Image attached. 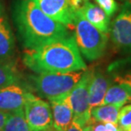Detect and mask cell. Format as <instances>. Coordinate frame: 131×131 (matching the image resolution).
<instances>
[{"label":"cell","instance_id":"7a4b0ae2","mask_svg":"<svg viewBox=\"0 0 131 131\" xmlns=\"http://www.w3.org/2000/svg\"><path fill=\"white\" fill-rule=\"evenodd\" d=\"M13 19L20 41L26 49L69 35L67 27L44 14L34 0H16Z\"/></svg>","mask_w":131,"mask_h":131},{"label":"cell","instance_id":"3957f363","mask_svg":"<svg viewBox=\"0 0 131 131\" xmlns=\"http://www.w3.org/2000/svg\"><path fill=\"white\" fill-rule=\"evenodd\" d=\"M83 73V71L65 73H38V75L31 76L30 83L39 97L52 101L69 95Z\"/></svg>","mask_w":131,"mask_h":131},{"label":"cell","instance_id":"52a82bcc","mask_svg":"<svg viewBox=\"0 0 131 131\" xmlns=\"http://www.w3.org/2000/svg\"><path fill=\"white\" fill-rule=\"evenodd\" d=\"M111 40L121 51L131 54V2L123 5L121 11L111 23Z\"/></svg>","mask_w":131,"mask_h":131},{"label":"cell","instance_id":"44dd1931","mask_svg":"<svg viewBox=\"0 0 131 131\" xmlns=\"http://www.w3.org/2000/svg\"><path fill=\"white\" fill-rule=\"evenodd\" d=\"M90 124L91 125L92 131H121L117 124L112 123H97L92 121Z\"/></svg>","mask_w":131,"mask_h":131},{"label":"cell","instance_id":"ac0fdd59","mask_svg":"<svg viewBox=\"0 0 131 131\" xmlns=\"http://www.w3.org/2000/svg\"><path fill=\"white\" fill-rule=\"evenodd\" d=\"M1 131H32L26 120L24 111L9 113Z\"/></svg>","mask_w":131,"mask_h":131},{"label":"cell","instance_id":"30bf717a","mask_svg":"<svg viewBox=\"0 0 131 131\" xmlns=\"http://www.w3.org/2000/svg\"><path fill=\"white\" fill-rule=\"evenodd\" d=\"M53 117V127L57 131H65L72 123L73 112L68 95L49 101Z\"/></svg>","mask_w":131,"mask_h":131},{"label":"cell","instance_id":"e0dca14e","mask_svg":"<svg viewBox=\"0 0 131 131\" xmlns=\"http://www.w3.org/2000/svg\"><path fill=\"white\" fill-rule=\"evenodd\" d=\"M122 107L115 105H101L91 108V120L97 123H112L117 124L119 111Z\"/></svg>","mask_w":131,"mask_h":131},{"label":"cell","instance_id":"2e32d148","mask_svg":"<svg viewBox=\"0 0 131 131\" xmlns=\"http://www.w3.org/2000/svg\"><path fill=\"white\" fill-rule=\"evenodd\" d=\"M20 72L12 58L0 60V88L20 83Z\"/></svg>","mask_w":131,"mask_h":131},{"label":"cell","instance_id":"484cf974","mask_svg":"<svg viewBox=\"0 0 131 131\" xmlns=\"http://www.w3.org/2000/svg\"><path fill=\"white\" fill-rule=\"evenodd\" d=\"M129 2H131V0H129Z\"/></svg>","mask_w":131,"mask_h":131},{"label":"cell","instance_id":"277c9868","mask_svg":"<svg viewBox=\"0 0 131 131\" xmlns=\"http://www.w3.org/2000/svg\"><path fill=\"white\" fill-rule=\"evenodd\" d=\"M73 27L76 43L84 58L90 61L101 58L107 47V34L94 27L78 11L73 20Z\"/></svg>","mask_w":131,"mask_h":131},{"label":"cell","instance_id":"8992f818","mask_svg":"<svg viewBox=\"0 0 131 131\" xmlns=\"http://www.w3.org/2000/svg\"><path fill=\"white\" fill-rule=\"evenodd\" d=\"M24 114L32 131H41L53 127L50 104L30 91H27L25 95Z\"/></svg>","mask_w":131,"mask_h":131},{"label":"cell","instance_id":"5bb4252c","mask_svg":"<svg viewBox=\"0 0 131 131\" xmlns=\"http://www.w3.org/2000/svg\"><path fill=\"white\" fill-rule=\"evenodd\" d=\"M112 80L131 91V58L117 61L108 68Z\"/></svg>","mask_w":131,"mask_h":131},{"label":"cell","instance_id":"6da1fadb","mask_svg":"<svg viewBox=\"0 0 131 131\" xmlns=\"http://www.w3.org/2000/svg\"><path fill=\"white\" fill-rule=\"evenodd\" d=\"M23 62L36 73H65L87 68L72 35L54 39L36 48L26 49Z\"/></svg>","mask_w":131,"mask_h":131},{"label":"cell","instance_id":"5b68a950","mask_svg":"<svg viewBox=\"0 0 131 131\" xmlns=\"http://www.w3.org/2000/svg\"><path fill=\"white\" fill-rule=\"evenodd\" d=\"M93 70L83 72L80 80L74 86L68 95L70 105L73 112V120L83 128L90 124L91 108L89 102V90Z\"/></svg>","mask_w":131,"mask_h":131},{"label":"cell","instance_id":"9c48e42d","mask_svg":"<svg viewBox=\"0 0 131 131\" xmlns=\"http://www.w3.org/2000/svg\"><path fill=\"white\" fill-rule=\"evenodd\" d=\"M26 93L20 83L0 88V110L8 113L24 111Z\"/></svg>","mask_w":131,"mask_h":131},{"label":"cell","instance_id":"4fadbf2b","mask_svg":"<svg viewBox=\"0 0 131 131\" xmlns=\"http://www.w3.org/2000/svg\"><path fill=\"white\" fill-rule=\"evenodd\" d=\"M78 12H79L89 22H90L101 32L106 34L109 33L111 26L110 18L99 5L88 1Z\"/></svg>","mask_w":131,"mask_h":131},{"label":"cell","instance_id":"7402d4cb","mask_svg":"<svg viewBox=\"0 0 131 131\" xmlns=\"http://www.w3.org/2000/svg\"><path fill=\"white\" fill-rule=\"evenodd\" d=\"M9 115V113L5 112H3L0 110V131H1L3 128H4L5 123H6V120L8 119Z\"/></svg>","mask_w":131,"mask_h":131},{"label":"cell","instance_id":"8fae6325","mask_svg":"<svg viewBox=\"0 0 131 131\" xmlns=\"http://www.w3.org/2000/svg\"><path fill=\"white\" fill-rule=\"evenodd\" d=\"M110 86V75L105 74L101 71L93 70L89 90V102L90 108L102 105L106 93Z\"/></svg>","mask_w":131,"mask_h":131},{"label":"cell","instance_id":"d6986e66","mask_svg":"<svg viewBox=\"0 0 131 131\" xmlns=\"http://www.w3.org/2000/svg\"><path fill=\"white\" fill-rule=\"evenodd\" d=\"M117 126L121 131H131V104L120 109Z\"/></svg>","mask_w":131,"mask_h":131},{"label":"cell","instance_id":"603a6c76","mask_svg":"<svg viewBox=\"0 0 131 131\" xmlns=\"http://www.w3.org/2000/svg\"><path fill=\"white\" fill-rule=\"evenodd\" d=\"M65 131H83V128L80 125H78L76 122L72 121V124L69 125V127Z\"/></svg>","mask_w":131,"mask_h":131},{"label":"cell","instance_id":"ffe728a7","mask_svg":"<svg viewBox=\"0 0 131 131\" xmlns=\"http://www.w3.org/2000/svg\"><path fill=\"white\" fill-rule=\"evenodd\" d=\"M95 2L110 19L118 9V4L115 0H95Z\"/></svg>","mask_w":131,"mask_h":131},{"label":"cell","instance_id":"ba28073f","mask_svg":"<svg viewBox=\"0 0 131 131\" xmlns=\"http://www.w3.org/2000/svg\"><path fill=\"white\" fill-rule=\"evenodd\" d=\"M44 14L66 27L73 26L76 11L71 0H34Z\"/></svg>","mask_w":131,"mask_h":131},{"label":"cell","instance_id":"9a60e30c","mask_svg":"<svg viewBox=\"0 0 131 131\" xmlns=\"http://www.w3.org/2000/svg\"><path fill=\"white\" fill-rule=\"evenodd\" d=\"M127 103H131V91L117 83L108 88L102 105H115L123 107Z\"/></svg>","mask_w":131,"mask_h":131},{"label":"cell","instance_id":"cb8c5ba5","mask_svg":"<svg viewBox=\"0 0 131 131\" xmlns=\"http://www.w3.org/2000/svg\"><path fill=\"white\" fill-rule=\"evenodd\" d=\"M83 131H92V130H91V125L89 124V125H87V126L83 127Z\"/></svg>","mask_w":131,"mask_h":131},{"label":"cell","instance_id":"d4e9b609","mask_svg":"<svg viewBox=\"0 0 131 131\" xmlns=\"http://www.w3.org/2000/svg\"><path fill=\"white\" fill-rule=\"evenodd\" d=\"M41 131H57L54 127H50V128H48V129H45L43 130H41Z\"/></svg>","mask_w":131,"mask_h":131},{"label":"cell","instance_id":"7c38bea8","mask_svg":"<svg viewBox=\"0 0 131 131\" xmlns=\"http://www.w3.org/2000/svg\"><path fill=\"white\" fill-rule=\"evenodd\" d=\"M14 52V36L4 8L0 2V60L11 59Z\"/></svg>","mask_w":131,"mask_h":131}]
</instances>
